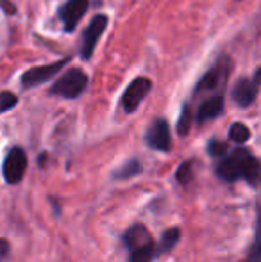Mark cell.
<instances>
[{
	"label": "cell",
	"mask_w": 261,
	"mask_h": 262,
	"mask_svg": "<svg viewBox=\"0 0 261 262\" xmlns=\"http://www.w3.org/2000/svg\"><path fill=\"white\" fill-rule=\"evenodd\" d=\"M215 173L224 182H236L244 179L252 187H258L259 182V159L247 148H236L231 154L220 157Z\"/></svg>",
	"instance_id": "6da1fadb"
},
{
	"label": "cell",
	"mask_w": 261,
	"mask_h": 262,
	"mask_svg": "<svg viewBox=\"0 0 261 262\" xmlns=\"http://www.w3.org/2000/svg\"><path fill=\"white\" fill-rule=\"evenodd\" d=\"M122 241L129 252V262H152L156 257V243L143 225L136 223L127 228Z\"/></svg>",
	"instance_id": "7a4b0ae2"
},
{
	"label": "cell",
	"mask_w": 261,
	"mask_h": 262,
	"mask_svg": "<svg viewBox=\"0 0 261 262\" xmlns=\"http://www.w3.org/2000/svg\"><path fill=\"white\" fill-rule=\"evenodd\" d=\"M88 86V75L83 72L81 68H70L68 72H65L56 82L52 84L49 93L56 95V97H63V98H73L81 97L84 93Z\"/></svg>",
	"instance_id": "3957f363"
},
{
	"label": "cell",
	"mask_w": 261,
	"mask_h": 262,
	"mask_svg": "<svg viewBox=\"0 0 261 262\" xmlns=\"http://www.w3.org/2000/svg\"><path fill=\"white\" fill-rule=\"evenodd\" d=\"M231 59L229 57H222L218 62H216L213 68H209L208 72L204 73L200 80H198L197 88H195V97L202 93H218V90H222L226 86L227 79H229L231 73Z\"/></svg>",
	"instance_id": "277c9868"
},
{
	"label": "cell",
	"mask_w": 261,
	"mask_h": 262,
	"mask_svg": "<svg viewBox=\"0 0 261 262\" xmlns=\"http://www.w3.org/2000/svg\"><path fill=\"white\" fill-rule=\"evenodd\" d=\"M25 171H27V156L20 146H13L7 152L6 159H4L2 166V175L7 184L14 186L24 179Z\"/></svg>",
	"instance_id": "5b68a950"
},
{
	"label": "cell",
	"mask_w": 261,
	"mask_h": 262,
	"mask_svg": "<svg viewBox=\"0 0 261 262\" xmlns=\"http://www.w3.org/2000/svg\"><path fill=\"white\" fill-rule=\"evenodd\" d=\"M70 57L66 59H61V61H56V62H50V64H45V66H34V68L27 70V72L22 75V86L25 90H31V88H38L39 84L47 82L49 79L56 77L61 70L68 64Z\"/></svg>",
	"instance_id": "8992f818"
},
{
	"label": "cell",
	"mask_w": 261,
	"mask_h": 262,
	"mask_svg": "<svg viewBox=\"0 0 261 262\" xmlns=\"http://www.w3.org/2000/svg\"><path fill=\"white\" fill-rule=\"evenodd\" d=\"M259 79H261V70L258 68L252 79H240L231 90V97H233L234 104L238 107H251L258 98L259 91Z\"/></svg>",
	"instance_id": "52a82bcc"
},
{
	"label": "cell",
	"mask_w": 261,
	"mask_h": 262,
	"mask_svg": "<svg viewBox=\"0 0 261 262\" xmlns=\"http://www.w3.org/2000/svg\"><path fill=\"white\" fill-rule=\"evenodd\" d=\"M145 143L149 148L157 152H170L172 150V132L170 125L163 118H157L152 121L149 130L145 132Z\"/></svg>",
	"instance_id": "ba28073f"
},
{
	"label": "cell",
	"mask_w": 261,
	"mask_h": 262,
	"mask_svg": "<svg viewBox=\"0 0 261 262\" xmlns=\"http://www.w3.org/2000/svg\"><path fill=\"white\" fill-rule=\"evenodd\" d=\"M150 88H152V82L149 79H145V77H138V79L132 80L129 86L126 88V91L122 95V100H120L122 109L126 113H134L139 107V104L143 102V98L150 93Z\"/></svg>",
	"instance_id": "9c48e42d"
},
{
	"label": "cell",
	"mask_w": 261,
	"mask_h": 262,
	"mask_svg": "<svg viewBox=\"0 0 261 262\" xmlns=\"http://www.w3.org/2000/svg\"><path fill=\"white\" fill-rule=\"evenodd\" d=\"M106 27H108V16L106 14H95L93 20L88 24L86 31L83 32V49H81V55L83 59H91V55L95 52L101 36L104 34Z\"/></svg>",
	"instance_id": "30bf717a"
},
{
	"label": "cell",
	"mask_w": 261,
	"mask_h": 262,
	"mask_svg": "<svg viewBox=\"0 0 261 262\" xmlns=\"http://www.w3.org/2000/svg\"><path fill=\"white\" fill-rule=\"evenodd\" d=\"M88 6H90L88 0H66L63 6L59 7L57 16H59V20H61V24H63L66 32L75 31L81 18H83L84 13L88 11Z\"/></svg>",
	"instance_id": "8fae6325"
},
{
	"label": "cell",
	"mask_w": 261,
	"mask_h": 262,
	"mask_svg": "<svg viewBox=\"0 0 261 262\" xmlns=\"http://www.w3.org/2000/svg\"><path fill=\"white\" fill-rule=\"evenodd\" d=\"M224 111V97L222 93H215L213 97L206 98L197 109V121L198 123H208L220 116Z\"/></svg>",
	"instance_id": "7c38bea8"
},
{
	"label": "cell",
	"mask_w": 261,
	"mask_h": 262,
	"mask_svg": "<svg viewBox=\"0 0 261 262\" xmlns=\"http://www.w3.org/2000/svg\"><path fill=\"white\" fill-rule=\"evenodd\" d=\"M179 239H181V230L177 227L165 230L163 235H161L159 245L156 246V255H167L168 252H172V248H175Z\"/></svg>",
	"instance_id": "4fadbf2b"
},
{
	"label": "cell",
	"mask_w": 261,
	"mask_h": 262,
	"mask_svg": "<svg viewBox=\"0 0 261 262\" xmlns=\"http://www.w3.org/2000/svg\"><path fill=\"white\" fill-rule=\"evenodd\" d=\"M142 173V162L138 159H129L124 166H120L118 171H115V179L118 180H127V179H132V177L139 175Z\"/></svg>",
	"instance_id": "5bb4252c"
},
{
	"label": "cell",
	"mask_w": 261,
	"mask_h": 262,
	"mask_svg": "<svg viewBox=\"0 0 261 262\" xmlns=\"http://www.w3.org/2000/svg\"><path fill=\"white\" fill-rule=\"evenodd\" d=\"M249 138H251V130H249V127H245L244 123H233L229 128V139L234 143H238V145H242V143L249 141Z\"/></svg>",
	"instance_id": "9a60e30c"
},
{
	"label": "cell",
	"mask_w": 261,
	"mask_h": 262,
	"mask_svg": "<svg viewBox=\"0 0 261 262\" xmlns=\"http://www.w3.org/2000/svg\"><path fill=\"white\" fill-rule=\"evenodd\" d=\"M193 169H195V161H186L179 166L177 173H175V179L181 184H188L193 179Z\"/></svg>",
	"instance_id": "2e32d148"
},
{
	"label": "cell",
	"mask_w": 261,
	"mask_h": 262,
	"mask_svg": "<svg viewBox=\"0 0 261 262\" xmlns=\"http://www.w3.org/2000/svg\"><path fill=\"white\" fill-rule=\"evenodd\" d=\"M190 127H192V109H190V104H186L185 107H183L181 118H179V123H177L179 136H186V134H188Z\"/></svg>",
	"instance_id": "e0dca14e"
},
{
	"label": "cell",
	"mask_w": 261,
	"mask_h": 262,
	"mask_svg": "<svg viewBox=\"0 0 261 262\" xmlns=\"http://www.w3.org/2000/svg\"><path fill=\"white\" fill-rule=\"evenodd\" d=\"M18 105V97L13 91H0V113L11 111Z\"/></svg>",
	"instance_id": "ac0fdd59"
},
{
	"label": "cell",
	"mask_w": 261,
	"mask_h": 262,
	"mask_svg": "<svg viewBox=\"0 0 261 262\" xmlns=\"http://www.w3.org/2000/svg\"><path fill=\"white\" fill-rule=\"evenodd\" d=\"M208 154L211 157H224L227 154V145L224 141H218V139H211L208 143Z\"/></svg>",
	"instance_id": "d6986e66"
},
{
	"label": "cell",
	"mask_w": 261,
	"mask_h": 262,
	"mask_svg": "<svg viewBox=\"0 0 261 262\" xmlns=\"http://www.w3.org/2000/svg\"><path fill=\"white\" fill-rule=\"evenodd\" d=\"M259 239H258V235L254 237V241H252V246H251V250H249V253H247V262H261L259 259Z\"/></svg>",
	"instance_id": "ffe728a7"
},
{
	"label": "cell",
	"mask_w": 261,
	"mask_h": 262,
	"mask_svg": "<svg viewBox=\"0 0 261 262\" xmlns=\"http://www.w3.org/2000/svg\"><path fill=\"white\" fill-rule=\"evenodd\" d=\"M9 252H11V246L6 239H0V262H4L9 257Z\"/></svg>",
	"instance_id": "44dd1931"
}]
</instances>
